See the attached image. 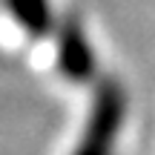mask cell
I'll return each mask as SVG.
<instances>
[{"instance_id":"2","label":"cell","mask_w":155,"mask_h":155,"mask_svg":"<svg viewBox=\"0 0 155 155\" xmlns=\"http://www.w3.org/2000/svg\"><path fill=\"white\" fill-rule=\"evenodd\" d=\"M15 15L23 17V23H29V32L35 35H43L46 32V23H49V12H46V0H9Z\"/></svg>"},{"instance_id":"1","label":"cell","mask_w":155,"mask_h":155,"mask_svg":"<svg viewBox=\"0 0 155 155\" xmlns=\"http://www.w3.org/2000/svg\"><path fill=\"white\" fill-rule=\"evenodd\" d=\"M118 124H121V92L106 86L101 92L98 109L92 118V132L83 141L78 155H106V147L112 150V135H115Z\"/></svg>"}]
</instances>
